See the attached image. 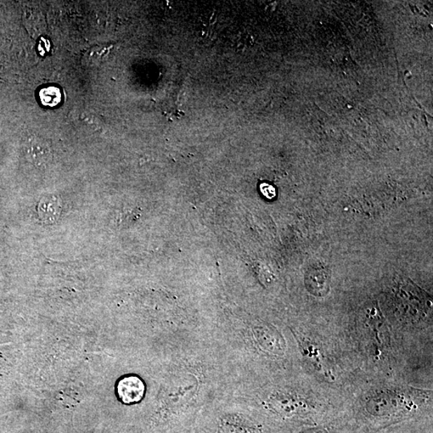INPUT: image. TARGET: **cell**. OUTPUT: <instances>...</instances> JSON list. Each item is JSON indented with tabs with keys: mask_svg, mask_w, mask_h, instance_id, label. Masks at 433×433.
Listing matches in <instances>:
<instances>
[{
	"mask_svg": "<svg viewBox=\"0 0 433 433\" xmlns=\"http://www.w3.org/2000/svg\"><path fill=\"white\" fill-rule=\"evenodd\" d=\"M308 274V273H307ZM307 289L316 295L327 293L329 286V275L323 269H314L307 277Z\"/></svg>",
	"mask_w": 433,
	"mask_h": 433,
	"instance_id": "5b68a950",
	"label": "cell"
},
{
	"mask_svg": "<svg viewBox=\"0 0 433 433\" xmlns=\"http://www.w3.org/2000/svg\"><path fill=\"white\" fill-rule=\"evenodd\" d=\"M25 154L32 164L37 167L47 166L52 160V150L44 140L32 138L25 145Z\"/></svg>",
	"mask_w": 433,
	"mask_h": 433,
	"instance_id": "7a4b0ae2",
	"label": "cell"
},
{
	"mask_svg": "<svg viewBox=\"0 0 433 433\" xmlns=\"http://www.w3.org/2000/svg\"><path fill=\"white\" fill-rule=\"evenodd\" d=\"M302 346L303 352H305V355L308 358L309 362H310L312 366L317 370L322 371V357L320 356L319 348L309 340H302Z\"/></svg>",
	"mask_w": 433,
	"mask_h": 433,
	"instance_id": "8992f818",
	"label": "cell"
},
{
	"mask_svg": "<svg viewBox=\"0 0 433 433\" xmlns=\"http://www.w3.org/2000/svg\"><path fill=\"white\" fill-rule=\"evenodd\" d=\"M39 98L45 106L55 107L61 101L60 90L56 87H47L39 93Z\"/></svg>",
	"mask_w": 433,
	"mask_h": 433,
	"instance_id": "52a82bcc",
	"label": "cell"
},
{
	"mask_svg": "<svg viewBox=\"0 0 433 433\" xmlns=\"http://www.w3.org/2000/svg\"><path fill=\"white\" fill-rule=\"evenodd\" d=\"M411 393L401 391L381 392L368 402V411L375 417L397 413L414 406Z\"/></svg>",
	"mask_w": 433,
	"mask_h": 433,
	"instance_id": "6da1fadb",
	"label": "cell"
},
{
	"mask_svg": "<svg viewBox=\"0 0 433 433\" xmlns=\"http://www.w3.org/2000/svg\"><path fill=\"white\" fill-rule=\"evenodd\" d=\"M145 387L138 378H127L120 381L118 394L124 403L138 402L143 397Z\"/></svg>",
	"mask_w": 433,
	"mask_h": 433,
	"instance_id": "3957f363",
	"label": "cell"
},
{
	"mask_svg": "<svg viewBox=\"0 0 433 433\" xmlns=\"http://www.w3.org/2000/svg\"><path fill=\"white\" fill-rule=\"evenodd\" d=\"M39 218L48 223H53L59 218L61 213V204L55 196H45L38 206Z\"/></svg>",
	"mask_w": 433,
	"mask_h": 433,
	"instance_id": "277c9868",
	"label": "cell"
}]
</instances>
